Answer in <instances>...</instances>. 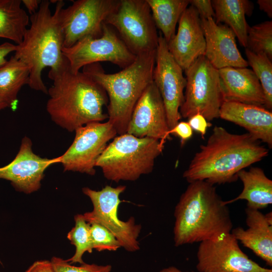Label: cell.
Returning a JSON list of instances; mask_svg holds the SVG:
<instances>
[{
  "label": "cell",
  "mask_w": 272,
  "mask_h": 272,
  "mask_svg": "<svg viewBox=\"0 0 272 272\" xmlns=\"http://www.w3.org/2000/svg\"><path fill=\"white\" fill-rule=\"evenodd\" d=\"M246 48L253 53L264 54L272 60V21L248 26Z\"/></svg>",
  "instance_id": "29"
},
{
  "label": "cell",
  "mask_w": 272,
  "mask_h": 272,
  "mask_svg": "<svg viewBox=\"0 0 272 272\" xmlns=\"http://www.w3.org/2000/svg\"><path fill=\"white\" fill-rule=\"evenodd\" d=\"M169 130L162 98L153 82L138 101L126 133L138 138L148 137L165 142L170 139Z\"/></svg>",
  "instance_id": "15"
},
{
  "label": "cell",
  "mask_w": 272,
  "mask_h": 272,
  "mask_svg": "<svg viewBox=\"0 0 272 272\" xmlns=\"http://www.w3.org/2000/svg\"><path fill=\"white\" fill-rule=\"evenodd\" d=\"M159 272H183L178 268L174 266H169L168 267L164 268L161 269ZM188 272V271H186ZM191 272H196V271H191ZM198 272V271H197Z\"/></svg>",
  "instance_id": "39"
},
{
  "label": "cell",
  "mask_w": 272,
  "mask_h": 272,
  "mask_svg": "<svg viewBox=\"0 0 272 272\" xmlns=\"http://www.w3.org/2000/svg\"><path fill=\"white\" fill-rule=\"evenodd\" d=\"M21 0H0V38L20 44L30 18L21 8Z\"/></svg>",
  "instance_id": "25"
},
{
  "label": "cell",
  "mask_w": 272,
  "mask_h": 272,
  "mask_svg": "<svg viewBox=\"0 0 272 272\" xmlns=\"http://www.w3.org/2000/svg\"><path fill=\"white\" fill-rule=\"evenodd\" d=\"M165 142L153 138H138L125 133L116 136L98 158L96 166L104 176L115 182L135 181L151 173Z\"/></svg>",
  "instance_id": "6"
},
{
  "label": "cell",
  "mask_w": 272,
  "mask_h": 272,
  "mask_svg": "<svg viewBox=\"0 0 272 272\" xmlns=\"http://www.w3.org/2000/svg\"><path fill=\"white\" fill-rule=\"evenodd\" d=\"M184 72L186 84L179 109L181 117L188 119L198 113L209 122L219 118L224 100L218 70L202 55Z\"/></svg>",
  "instance_id": "7"
},
{
  "label": "cell",
  "mask_w": 272,
  "mask_h": 272,
  "mask_svg": "<svg viewBox=\"0 0 272 272\" xmlns=\"http://www.w3.org/2000/svg\"><path fill=\"white\" fill-rule=\"evenodd\" d=\"M177 32L167 43L168 49L183 71L204 55L206 41L199 15L192 6L181 15Z\"/></svg>",
  "instance_id": "17"
},
{
  "label": "cell",
  "mask_w": 272,
  "mask_h": 272,
  "mask_svg": "<svg viewBox=\"0 0 272 272\" xmlns=\"http://www.w3.org/2000/svg\"><path fill=\"white\" fill-rule=\"evenodd\" d=\"M211 2L216 23H224L234 32L240 44L246 48L249 25L245 15H251L252 3L247 0H213Z\"/></svg>",
  "instance_id": "23"
},
{
  "label": "cell",
  "mask_w": 272,
  "mask_h": 272,
  "mask_svg": "<svg viewBox=\"0 0 272 272\" xmlns=\"http://www.w3.org/2000/svg\"><path fill=\"white\" fill-rule=\"evenodd\" d=\"M73 142L59 157L64 171L94 175L97 161L108 142L117 134L108 121L92 122L77 128Z\"/></svg>",
  "instance_id": "12"
},
{
  "label": "cell",
  "mask_w": 272,
  "mask_h": 272,
  "mask_svg": "<svg viewBox=\"0 0 272 272\" xmlns=\"http://www.w3.org/2000/svg\"><path fill=\"white\" fill-rule=\"evenodd\" d=\"M90 225L93 249L98 251H116L121 247L115 236L105 227L97 223Z\"/></svg>",
  "instance_id": "30"
},
{
  "label": "cell",
  "mask_w": 272,
  "mask_h": 272,
  "mask_svg": "<svg viewBox=\"0 0 272 272\" xmlns=\"http://www.w3.org/2000/svg\"><path fill=\"white\" fill-rule=\"evenodd\" d=\"M105 23L113 27L133 54L156 50L159 35L146 0H120Z\"/></svg>",
  "instance_id": "8"
},
{
  "label": "cell",
  "mask_w": 272,
  "mask_h": 272,
  "mask_svg": "<svg viewBox=\"0 0 272 272\" xmlns=\"http://www.w3.org/2000/svg\"><path fill=\"white\" fill-rule=\"evenodd\" d=\"M50 4L48 0L41 1L37 11L31 15L30 26L21 43L17 45L14 55L29 67L30 88L46 94L48 90L42 78L43 69L49 67V71L55 72L69 64L62 53L63 37L57 1L53 13Z\"/></svg>",
  "instance_id": "4"
},
{
  "label": "cell",
  "mask_w": 272,
  "mask_h": 272,
  "mask_svg": "<svg viewBox=\"0 0 272 272\" xmlns=\"http://www.w3.org/2000/svg\"><path fill=\"white\" fill-rule=\"evenodd\" d=\"M237 176L243 183V190L235 198L225 201L226 205L246 200L247 208L260 210L272 203V180L262 169L252 167L248 170L243 169Z\"/></svg>",
  "instance_id": "22"
},
{
  "label": "cell",
  "mask_w": 272,
  "mask_h": 272,
  "mask_svg": "<svg viewBox=\"0 0 272 272\" xmlns=\"http://www.w3.org/2000/svg\"><path fill=\"white\" fill-rule=\"evenodd\" d=\"M156 25L167 43L175 34L179 20L189 0H146Z\"/></svg>",
  "instance_id": "26"
},
{
  "label": "cell",
  "mask_w": 272,
  "mask_h": 272,
  "mask_svg": "<svg viewBox=\"0 0 272 272\" xmlns=\"http://www.w3.org/2000/svg\"><path fill=\"white\" fill-rule=\"evenodd\" d=\"M156 50L136 56L120 72L105 73L99 62L87 65L82 72L98 83L108 98V121L118 135L126 133L133 109L148 86L153 82Z\"/></svg>",
  "instance_id": "5"
},
{
  "label": "cell",
  "mask_w": 272,
  "mask_h": 272,
  "mask_svg": "<svg viewBox=\"0 0 272 272\" xmlns=\"http://www.w3.org/2000/svg\"><path fill=\"white\" fill-rule=\"evenodd\" d=\"M57 3L63 47L68 48L85 37H100L103 24L120 0H77L66 8L63 1Z\"/></svg>",
  "instance_id": "10"
},
{
  "label": "cell",
  "mask_w": 272,
  "mask_h": 272,
  "mask_svg": "<svg viewBox=\"0 0 272 272\" xmlns=\"http://www.w3.org/2000/svg\"><path fill=\"white\" fill-rule=\"evenodd\" d=\"M200 21L206 41L204 56L215 68L248 66L237 48L234 32L228 26L217 24L212 18Z\"/></svg>",
  "instance_id": "18"
},
{
  "label": "cell",
  "mask_w": 272,
  "mask_h": 272,
  "mask_svg": "<svg viewBox=\"0 0 272 272\" xmlns=\"http://www.w3.org/2000/svg\"><path fill=\"white\" fill-rule=\"evenodd\" d=\"M29 75V67L14 55L0 66V102L15 110L18 93L23 86L28 84Z\"/></svg>",
  "instance_id": "24"
},
{
  "label": "cell",
  "mask_w": 272,
  "mask_h": 272,
  "mask_svg": "<svg viewBox=\"0 0 272 272\" xmlns=\"http://www.w3.org/2000/svg\"><path fill=\"white\" fill-rule=\"evenodd\" d=\"M5 108H7V106H6V105L0 102V110L4 109Z\"/></svg>",
  "instance_id": "40"
},
{
  "label": "cell",
  "mask_w": 272,
  "mask_h": 272,
  "mask_svg": "<svg viewBox=\"0 0 272 272\" xmlns=\"http://www.w3.org/2000/svg\"><path fill=\"white\" fill-rule=\"evenodd\" d=\"M268 150L248 132L235 134L215 126L206 144L200 146L183 177L188 182L212 185L231 183L242 170L262 160Z\"/></svg>",
  "instance_id": "1"
},
{
  "label": "cell",
  "mask_w": 272,
  "mask_h": 272,
  "mask_svg": "<svg viewBox=\"0 0 272 272\" xmlns=\"http://www.w3.org/2000/svg\"><path fill=\"white\" fill-rule=\"evenodd\" d=\"M51 262L55 272H110L112 266L84 263L80 266L72 265L66 260L58 257H53Z\"/></svg>",
  "instance_id": "31"
},
{
  "label": "cell",
  "mask_w": 272,
  "mask_h": 272,
  "mask_svg": "<svg viewBox=\"0 0 272 272\" xmlns=\"http://www.w3.org/2000/svg\"><path fill=\"white\" fill-rule=\"evenodd\" d=\"M125 189L124 185L115 187L106 185L100 190L83 188V193L89 197L93 206L92 211L85 213L83 216L89 224L97 223L110 231L118 240L121 247L134 252L140 249L138 239L141 225L135 223L133 217L126 221H121L117 214L121 202L119 196Z\"/></svg>",
  "instance_id": "9"
},
{
  "label": "cell",
  "mask_w": 272,
  "mask_h": 272,
  "mask_svg": "<svg viewBox=\"0 0 272 272\" xmlns=\"http://www.w3.org/2000/svg\"><path fill=\"white\" fill-rule=\"evenodd\" d=\"M17 45L10 42H5L0 44V66L6 63V56L12 52L16 51Z\"/></svg>",
  "instance_id": "36"
},
{
  "label": "cell",
  "mask_w": 272,
  "mask_h": 272,
  "mask_svg": "<svg viewBox=\"0 0 272 272\" xmlns=\"http://www.w3.org/2000/svg\"><path fill=\"white\" fill-rule=\"evenodd\" d=\"M183 71L169 52L167 42L160 33L153 80L162 98L170 130L181 118L179 109L184 101L186 84Z\"/></svg>",
  "instance_id": "14"
},
{
  "label": "cell",
  "mask_w": 272,
  "mask_h": 272,
  "mask_svg": "<svg viewBox=\"0 0 272 272\" xmlns=\"http://www.w3.org/2000/svg\"><path fill=\"white\" fill-rule=\"evenodd\" d=\"M25 272H55L51 261L41 260L33 262Z\"/></svg>",
  "instance_id": "35"
},
{
  "label": "cell",
  "mask_w": 272,
  "mask_h": 272,
  "mask_svg": "<svg viewBox=\"0 0 272 272\" xmlns=\"http://www.w3.org/2000/svg\"><path fill=\"white\" fill-rule=\"evenodd\" d=\"M41 2V1L39 0L22 1V4H23L31 15L35 13L37 11Z\"/></svg>",
  "instance_id": "37"
},
{
  "label": "cell",
  "mask_w": 272,
  "mask_h": 272,
  "mask_svg": "<svg viewBox=\"0 0 272 272\" xmlns=\"http://www.w3.org/2000/svg\"><path fill=\"white\" fill-rule=\"evenodd\" d=\"M223 100L263 106L264 96L251 69L226 67L218 70Z\"/></svg>",
  "instance_id": "21"
},
{
  "label": "cell",
  "mask_w": 272,
  "mask_h": 272,
  "mask_svg": "<svg viewBox=\"0 0 272 272\" xmlns=\"http://www.w3.org/2000/svg\"><path fill=\"white\" fill-rule=\"evenodd\" d=\"M245 54L248 65L258 79L262 87L264 99V107L271 111L272 108V62L264 54H257L245 48Z\"/></svg>",
  "instance_id": "28"
},
{
  "label": "cell",
  "mask_w": 272,
  "mask_h": 272,
  "mask_svg": "<svg viewBox=\"0 0 272 272\" xmlns=\"http://www.w3.org/2000/svg\"><path fill=\"white\" fill-rule=\"evenodd\" d=\"M169 134H173L179 137L182 146L192 137L193 130L187 122L180 121L169 130Z\"/></svg>",
  "instance_id": "33"
},
{
  "label": "cell",
  "mask_w": 272,
  "mask_h": 272,
  "mask_svg": "<svg viewBox=\"0 0 272 272\" xmlns=\"http://www.w3.org/2000/svg\"><path fill=\"white\" fill-rule=\"evenodd\" d=\"M189 5L195 9L200 20L215 18V13L211 0H189Z\"/></svg>",
  "instance_id": "32"
},
{
  "label": "cell",
  "mask_w": 272,
  "mask_h": 272,
  "mask_svg": "<svg viewBox=\"0 0 272 272\" xmlns=\"http://www.w3.org/2000/svg\"><path fill=\"white\" fill-rule=\"evenodd\" d=\"M62 53L74 73L80 72L87 65L101 61L110 62L123 69L137 56L127 48L115 29L105 23L100 37H85L70 47H63Z\"/></svg>",
  "instance_id": "11"
},
{
  "label": "cell",
  "mask_w": 272,
  "mask_h": 272,
  "mask_svg": "<svg viewBox=\"0 0 272 272\" xmlns=\"http://www.w3.org/2000/svg\"><path fill=\"white\" fill-rule=\"evenodd\" d=\"M187 122L192 130L199 133L203 139L207 133L208 128L212 125L203 116L198 113L189 118Z\"/></svg>",
  "instance_id": "34"
},
{
  "label": "cell",
  "mask_w": 272,
  "mask_h": 272,
  "mask_svg": "<svg viewBox=\"0 0 272 272\" xmlns=\"http://www.w3.org/2000/svg\"><path fill=\"white\" fill-rule=\"evenodd\" d=\"M196 256L198 272H272L249 258L231 233L200 242Z\"/></svg>",
  "instance_id": "13"
},
{
  "label": "cell",
  "mask_w": 272,
  "mask_h": 272,
  "mask_svg": "<svg viewBox=\"0 0 272 272\" xmlns=\"http://www.w3.org/2000/svg\"><path fill=\"white\" fill-rule=\"evenodd\" d=\"M75 226L69 232L67 238L76 248L73 256L66 260L70 263L85 262L83 256L85 252L91 253L93 251V244L90 233V225L87 223L83 214H77L74 217Z\"/></svg>",
  "instance_id": "27"
},
{
  "label": "cell",
  "mask_w": 272,
  "mask_h": 272,
  "mask_svg": "<svg viewBox=\"0 0 272 272\" xmlns=\"http://www.w3.org/2000/svg\"><path fill=\"white\" fill-rule=\"evenodd\" d=\"M246 229L233 228L231 234L269 266H272V213L246 208Z\"/></svg>",
  "instance_id": "20"
},
{
  "label": "cell",
  "mask_w": 272,
  "mask_h": 272,
  "mask_svg": "<svg viewBox=\"0 0 272 272\" xmlns=\"http://www.w3.org/2000/svg\"><path fill=\"white\" fill-rule=\"evenodd\" d=\"M52 85L48 89L46 110L51 120L70 132L87 124L108 118L103 107L108 103L105 91L82 72L72 73L69 64L49 71Z\"/></svg>",
  "instance_id": "2"
},
{
  "label": "cell",
  "mask_w": 272,
  "mask_h": 272,
  "mask_svg": "<svg viewBox=\"0 0 272 272\" xmlns=\"http://www.w3.org/2000/svg\"><path fill=\"white\" fill-rule=\"evenodd\" d=\"M31 140L25 137L18 154L7 165L0 167V179L10 181L18 191L31 193L37 191L45 170L59 163V157L42 158L33 153Z\"/></svg>",
  "instance_id": "16"
},
{
  "label": "cell",
  "mask_w": 272,
  "mask_h": 272,
  "mask_svg": "<svg viewBox=\"0 0 272 272\" xmlns=\"http://www.w3.org/2000/svg\"><path fill=\"white\" fill-rule=\"evenodd\" d=\"M219 117L243 127L255 139L272 148V112L264 107L225 101Z\"/></svg>",
  "instance_id": "19"
},
{
  "label": "cell",
  "mask_w": 272,
  "mask_h": 272,
  "mask_svg": "<svg viewBox=\"0 0 272 272\" xmlns=\"http://www.w3.org/2000/svg\"><path fill=\"white\" fill-rule=\"evenodd\" d=\"M257 3L261 11L265 13L269 18L272 17L271 0H258Z\"/></svg>",
  "instance_id": "38"
},
{
  "label": "cell",
  "mask_w": 272,
  "mask_h": 272,
  "mask_svg": "<svg viewBox=\"0 0 272 272\" xmlns=\"http://www.w3.org/2000/svg\"><path fill=\"white\" fill-rule=\"evenodd\" d=\"M174 217L176 246L215 239L233 229L225 200L205 181L189 183L175 207Z\"/></svg>",
  "instance_id": "3"
}]
</instances>
